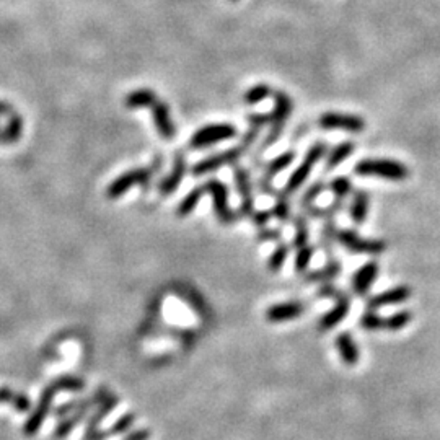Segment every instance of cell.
Segmentation results:
<instances>
[{
    "mask_svg": "<svg viewBox=\"0 0 440 440\" xmlns=\"http://www.w3.org/2000/svg\"><path fill=\"white\" fill-rule=\"evenodd\" d=\"M326 150H328V146H326L325 141H318L313 143V146L308 149L307 154H305V159L302 160V163L299 165L297 168L294 170V173L289 176V180L286 183V188H284V193L289 196V194H294L295 191H299L300 188L303 186V183L307 181V178L310 176L312 170L315 165L320 162L321 159H323Z\"/></svg>",
    "mask_w": 440,
    "mask_h": 440,
    "instance_id": "277c9868",
    "label": "cell"
},
{
    "mask_svg": "<svg viewBox=\"0 0 440 440\" xmlns=\"http://www.w3.org/2000/svg\"><path fill=\"white\" fill-rule=\"evenodd\" d=\"M274 98V110L271 113V130L268 132V136L263 141V146H261V150L269 149V147L274 146L279 139H281L282 132H284L286 123L289 119L292 108H294V103H292L290 97L284 91H273Z\"/></svg>",
    "mask_w": 440,
    "mask_h": 440,
    "instance_id": "3957f363",
    "label": "cell"
},
{
    "mask_svg": "<svg viewBox=\"0 0 440 440\" xmlns=\"http://www.w3.org/2000/svg\"><path fill=\"white\" fill-rule=\"evenodd\" d=\"M411 297V289L406 286L395 287V289H390L386 292H382V294L375 295L367 302V310H377V308L389 307V305H396L403 303Z\"/></svg>",
    "mask_w": 440,
    "mask_h": 440,
    "instance_id": "5bb4252c",
    "label": "cell"
},
{
    "mask_svg": "<svg viewBox=\"0 0 440 440\" xmlns=\"http://www.w3.org/2000/svg\"><path fill=\"white\" fill-rule=\"evenodd\" d=\"M339 274H341V264L336 259H329L323 269H316V271L305 274L303 281L308 282V284L310 282H328L336 279Z\"/></svg>",
    "mask_w": 440,
    "mask_h": 440,
    "instance_id": "7402d4cb",
    "label": "cell"
},
{
    "mask_svg": "<svg viewBox=\"0 0 440 440\" xmlns=\"http://www.w3.org/2000/svg\"><path fill=\"white\" fill-rule=\"evenodd\" d=\"M287 256H289V245H286V243H281L276 250L273 251V255L269 256L268 259V269L271 271L273 274L279 273L282 269V266H284Z\"/></svg>",
    "mask_w": 440,
    "mask_h": 440,
    "instance_id": "83f0119b",
    "label": "cell"
},
{
    "mask_svg": "<svg viewBox=\"0 0 440 440\" xmlns=\"http://www.w3.org/2000/svg\"><path fill=\"white\" fill-rule=\"evenodd\" d=\"M354 173L359 176H378L391 181H402L409 176V170L403 163L385 159H365L354 167Z\"/></svg>",
    "mask_w": 440,
    "mask_h": 440,
    "instance_id": "7a4b0ae2",
    "label": "cell"
},
{
    "mask_svg": "<svg viewBox=\"0 0 440 440\" xmlns=\"http://www.w3.org/2000/svg\"><path fill=\"white\" fill-rule=\"evenodd\" d=\"M159 102V97L154 90L149 89H141L130 91L128 97L124 98L126 108L129 110H142V108H152L154 104Z\"/></svg>",
    "mask_w": 440,
    "mask_h": 440,
    "instance_id": "d6986e66",
    "label": "cell"
},
{
    "mask_svg": "<svg viewBox=\"0 0 440 440\" xmlns=\"http://www.w3.org/2000/svg\"><path fill=\"white\" fill-rule=\"evenodd\" d=\"M305 312V305L300 302H286V303H277L269 307L266 310V320L271 321V323H282V321L295 320V318H300Z\"/></svg>",
    "mask_w": 440,
    "mask_h": 440,
    "instance_id": "4fadbf2b",
    "label": "cell"
},
{
    "mask_svg": "<svg viewBox=\"0 0 440 440\" xmlns=\"http://www.w3.org/2000/svg\"><path fill=\"white\" fill-rule=\"evenodd\" d=\"M329 189L333 191L334 196H336V199H341V201H344V199L351 194L352 183L347 176H338L329 183Z\"/></svg>",
    "mask_w": 440,
    "mask_h": 440,
    "instance_id": "4dcf8cb0",
    "label": "cell"
},
{
    "mask_svg": "<svg viewBox=\"0 0 440 440\" xmlns=\"http://www.w3.org/2000/svg\"><path fill=\"white\" fill-rule=\"evenodd\" d=\"M152 116H154V124L160 136L163 139H172L175 136L176 129L172 121V116H170V108L167 103L159 100V102L152 106Z\"/></svg>",
    "mask_w": 440,
    "mask_h": 440,
    "instance_id": "2e32d148",
    "label": "cell"
},
{
    "mask_svg": "<svg viewBox=\"0 0 440 440\" xmlns=\"http://www.w3.org/2000/svg\"><path fill=\"white\" fill-rule=\"evenodd\" d=\"M336 300H338L336 305H334L329 312H326L325 315L320 318V321H318V329L320 331H329V329L336 328V326L341 323L344 318L349 315L351 299L347 297V295L341 294Z\"/></svg>",
    "mask_w": 440,
    "mask_h": 440,
    "instance_id": "7c38bea8",
    "label": "cell"
},
{
    "mask_svg": "<svg viewBox=\"0 0 440 440\" xmlns=\"http://www.w3.org/2000/svg\"><path fill=\"white\" fill-rule=\"evenodd\" d=\"M336 347L339 352V357L347 367H354V365L359 364L360 354H359V347L356 346L354 339H352V334L344 331V333H339L336 338Z\"/></svg>",
    "mask_w": 440,
    "mask_h": 440,
    "instance_id": "ac0fdd59",
    "label": "cell"
},
{
    "mask_svg": "<svg viewBox=\"0 0 440 440\" xmlns=\"http://www.w3.org/2000/svg\"><path fill=\"white\" fill-rule=\"evenodd\" d=\"M271 217H273L271 211H255V214L251 216V219H253V224L255 225L266 227L268 225V222L271 220Z\"/></svg>",
    "mask_w": 440,
    "mask_h": 440,
    "instance_id": "8d00e7d4",
    "label": "cell"
},
{
    "mask_svg": "<svg viewBox=\"0 0 440 440\" xmlns=\"http://www.w3.org/2000/svg\"><path fill=\"white\" fill-rule=\"evenodd\" d=\"M360 325L367 331H378L383 329V318L378 316L373 310H367L360 318Z\"/></svg>",
    "mask_w": 440,
    "mask_h": 440,
    "instance_id": "e575fe53",
    "label": "cell"
},
{
    "mask_svg": "<svg viewBox=\"0 0 440 440\" xmlns=\"http://www.w3.org/2000/svg\"><path fill=\"white\" fill-rule=\"evenodd\" d=\"M325 189H326V185H325L323 181H316V183H313V185L310 186V188H308L307 191H305V194L302 196V201H300V204H302V207H303V209H307V207L313 206V202L316 201L318 196H320L321 193H323Z\"/></svg>",
    "mask_w": 440,
    "mask_h": 440,
    "instance_id": "836d02e7",
    "label": "cell"
},
{
    "mask_svg": "<svg viewBox=\"0 0 440 440\" xmlns=\"http://www.w3.org/2000/svg\"><path fill=\"white\" fill-rule=\"evenodd\" d=\"M312 258H313V246L307 245L303 248H299L297 255H295V271L299 274L307 273Z\"/></svg>",
    "mask_w": 440,
    "mask_h": 440,
    "instance_id": "d6a6232c",
    "label": "cell"
},
{
    "mask_svg": "<svg viewBox=\"0 0 440 440\" xmlns=\"http://www.w3.org/2000/svg\"><path fill=\"white\" fill-rule=\"evenodd\" d=\"M273 217H276L277 220H281L282 224H286L290 217V209H289V202H287V194L282 191L276 196V204L273 207Z\"/></svg>",
    "mask_w": 440,
    "mask_h": 440,
    "instance_id": "1f68e13d",
    "label": "cell"
},
{
    "mask_svg": "<svg viewBox=\"0 0 440 440\" xmlns=\"http://www.w3.org/2000/svg\"><path fill=\"white\" fill-rule=\"evenodd\" d=\"M318 126L325 130L341 129L351 134H359L365 129V121L360 116L343 115V113H325L318 119Z\"/></svg>",
    "mask_w": 440,
    "mask_h": 440,
    "instance_id": "30bf717a",
    "label": "cell"
},
{
    "mask_svg": "<svg viewBox=\"0 0 440 440\" xmlns=\"http://www.w3.org/2000/svg\"><path fill=\"white\" fill-rule=\"evenodd\" d=\"M271 95H273L271 86L266 84H259V85L251 86V89H248L245 91V95H243V102L246 104H256L263 102V100H266L268 97H271Z\"/></svg>",
    "mask_w": 440,
    "mask_h": 440,
    "instance_id": "484cf974",
    "label": "cell"
},
{
    "mask_svg": "<svg viewBox=\"0 0 440 440\" xmlns=\"http://www.w3.org/2000/svg\"><path fill=\"white\" fill-rule=\"evenodd\" d=\"M132 422H134V416L126 415V416L121 417V419L117 421L116 424L111 428V430H108V432H110V435L123 434V432H126V430H129L130 426H132Z\"/></svg>",
    "mask_w": 440,
    "mask_h": 440,
    "instance_id": "d590c367",
    "label": "cell"
},
{
    "mask_svg": "<svg viewBox=\"0 0 440 440\" xmlns=\"http://www.w3.org/2000/svg\"><path fill=\"white\" fill-rule=\"evenodd\" d=\"M233 180L240 194V216L251 217L255 214V196H253L250 173H248L246 168L240 167V165H235Z\"/></svg>",
    "mask_w": 440,
    "mask_h": 440,
    "instance_id": "9c48e42d",
    "label": "cell"
},
{
    "mask_svg": "<svg viewBox=\"0 0 440 440\" xmlns=\"http://www.w3.org/2000/svg\"><path fill=\"white\" fill-rule=\"evenodd\" d=\"M378 276V264L370 261V263L364 264L362 268L357 269L354 277H352V290L356 295H365L370 289V286L375 282Z\"/></svg>",
    "mask_w": 440,
    "mask_h": 440,
    "instance_id": "e0dca14e",
    "label": "cell"
},
{
    "mask_svg": "<svg viewBox=\"0 0 440 440\" xmlns=\"http://www.w3.org/2000/svg\"><path fill=\"white\" fill-rule=\"evenodd\" d=\"M21 132H23V117H21L19 113L13 111L12 115L8 116L7 126L3 128L2 143L16 142L21 137Z\"/></svg>",
    "mask_w": 440,
    "mask_h": 440,
    "instance_id": "cb8c5ba5",
    "label": "cell"
},
{
    "mask_svg": "<svg viewBox=\"0 0 440 440\" xmlns=\"http://www.w3.org/2000/svg\"><path fill=\"white\" fill-rule=\"evenodd\" d=\"M204 188H206V193L211 196L212 204H214V212L220 224L222 225L235 224L237 216H235V212L230 209L229 189H227L224 183L220 180H209L206 185H204Z\"/></svg>",
    "mask_w": 440,
    "mask_h": 440,
    "instance_id": "8992f818",
    "label": "cell"
},
{
    "mask_svg": "<svg viewBox=\"0 0 440 440\" xmlns=\"http://www.w3.org/2000/svg\"><path fill=\"white\" fill-rule=\"evenodd\" d=\"M344 209V201L341 199H336L334 202H331L328 207H315V206H310L307 207L305 211H307V214L313 217V219H331V217H334L336 214H339Z\"/></svg>",
    "mask_w": 440,
    "mask_h": 440,
    "instance_id": "d4e9b609",
    "label": "cell"
},
{
    "mask_svg": "<svg viewBox=\"0 0 440 440\" xmlns=\"http://www.w3.org/2000/svg\"><path fill=\"white\" fill-rule=\"evenodd\" d=\"M294 225H295V237H294V242H292V245L295 246V250H299V248H303L308 245L310 230H308L307 220L300 216H297L294 219Z\"/></svg>",
    "mask_w": 440,
    "mask_h": 440,
    "instance_id": "4316f807",
    "label": "cell"
},
{
    "mask_svg": "<svg viewBox=\"0 0 440 440\" xmlns=\"http://www.w3.org/2000/svg\"><path fill=\"white\" fill-rule=\"evenodd\" d=\"M318 297H323V299H333V297H339L341 295V292H339L336 287L331 286V284H326L323 287H320V290L316 292Z\"/></svg>",
    "mask_w": 440,
    "mask_h": 440,
    "instance_id": "74e56055",
    "label": "cell"
},
{
    "mask_svg": "<svg viewBox=\"0 0 440 440\" xmlns=\"http://www.w3.org/2000/svg\"><path fill=\"white\" fill-rule=\"evenodd\" d=\"M12 113H13L12 104H10V103H7V102H2V100H0V116H2V115L10 116Z\"/></svg>",
    "mask_w": 440,
    "mask_h": 440,
    "instance_id": "60d3db41",
    "label": "cell"
},
{
    "mask_svg": "<svg viewBox=\"0 0 440 440\" xmlns=\"http://www.w3.org/2000/svg\"><path fill=\"white\" fill-rule=\"evenodd\" d=\"M186 173V159L181 152L175 154V162H173V168L170 172V175L167 178H163L159 185V193L163 198H168L170 194H173L175 191L180 188L183 178H185Z\"/></svg>",
    "mask_w": 440,
    "mask_h": 440,
    "instance_id": "8fae6325",
    "label": "cell"
},
{
    "mask_svg": "<svg viewBox=\"0 0 440 440\" xmlns=\"http://www.w3.org/2000/svg\"><path fill=\"white\" fill-rule=\"evenodd\" d=\"M233 2H237V0H233Z\"/></svg>",
    "mask_w": 440,
    "mask_h": 440,
    "instance_id": "b9f144b4",
    "label": "cell"
},
{
    "mask_svg": "<svg viewBox=\"0 0 440 440\" xmlns=\"http://www.w3.org/2000/svg\"><path fill=\"white\" fill-rule=\"evenodd\" d=\"M279 238H281L279 230H261L258 235L259 242H271V240H279Z\"/></svg>",
    "mask_w": 440,
    "mask_h": 440,
    "instance_id": "f35d334b",
    "label": "cell"
},
{
    "mask_svg": "<svg viewBox=\"0 0 440 440\" xmlns=\"http://www.w3.org/2000/svg\"><path fill=\"white\" fill-rule=\"evenodd\" d=\"M294 160H295V152H292V150L284 152V154L277 155L276 159H273L264 170V176H263V180H261V189H263L264 193H273L271 180L276 175H279L282 170H286L287 167H289Z\"/></svg>",
    "mask_w": 440,
    "mask_h": 440,
    "instance_id": "9a60e30c",
    "label": "cell"
},
{
    "mask_svg": "<svg viewBox=\"0 0 440 440\" xmlns=\"http://www.w3.org/2000/svg\"><path fill=\"white\" fill-rule=\"evenodd\" d=\"M202 194H206V188H204V185L198 186V188H194L189 194H186L185 198H183V201L180 202V206L176 209V216L183 219V217H188L189 214H193V211L198 207L199 201H201Z\"/></svg>",
    "mask_w": 440,
    "mask_h": 440,
    "instance_id": "603a6c76",
    "label": "cell"
},
{
    "mask_svg": "<svg viewBox=\"0 0 440 440\" xmlns=\"http://www.w3.org/2000/svg\"><path fill=\"white\" fill-rule=\"evenodd\" d=\"M411 320H413V315L409 312L406 310L398 312L389 318H383V329H389V331L403 329Z\"/></svg>",
    "mask_w": 440,
    "mask_h": 440,
    "instance_id": "f1b7e54d",
    "label": "cell"
},
{
    "mask_svg": "<svg viewBox=\"0 0 440 440\" xmlns=\"http://www.w3.org/2000/svg\"><path fill=\"white\" fill-rule=\"evenodd\" d=\"M160 168H162V159L157 157L154 163H152L149 168H134L130 170V172L123 173V175L117 176L116 180L108 186L106 196L110 199H117L124 193H128V191L136 185L142 186V189H149V185Z\"/></svg>",
    "mask_w": 440,
    "mask_h": 440,
    "instance_id": "6da1fadb",
    "label": "cell"
},
{
    "mask_svg": "<svg viewBox=\"0 0 440 440\" xmlns=\"http://www.w3.org/2000/svg\"><path fill=\"white\" fill-rule=\"evenodd\" d=\"M336 238L347 251L357 255H380L386 250V245L380 240H365L352 230H339Z\"/></svg>",
    "mask_w": 440,
    "mask_h": 440,
    "instance_id": "ba28073f",
    "label": "cell"
},
{
    "mask_svg": "<svg viewBox=\"0 0 440 440\" xmlns=\"http://www.w3.org/2000/svg\"><path fill=\"white\" fill-rule=\"evenodd\" d=\"M336 225H334V220L333 219H328L326 220V224L323 227V232H321V248H323L326 255H328V261L331 259V248H333V242L334 238H336Z\"/></svg>",
    "mask_w": 440,
    "mask_h": 440,
    "instance_id": "f546056e",
    "label": "cell"
},
{
    "mask_svg": "<svg viewBox=\"0 0 440 440\" xmlns=\"http://www.w3.org/2000/svg\"><path fill=\"white\" fill-rule=\"evenodd\" d=\"M354 149H356V143L351 142V141H346V142L338 143V146L329 152V155L326 157L325 172H326V173L331 172V170L336 168L338 165H341V163L344 162V160L349 159L352 152H354Z\"/></svg>",
    "mask_w": 440,
    "mask_h": 440,
    "instance_id": "44dd1931",
    "label": "cell"
},
{
    "mask_svg": "<svg viewBox=\"0 0 440 440\" xmlns=\"http://www.w3.org/2000/svg\"><path fill=\"white\" fill-rule=\"evenodd\" d=\"M369 194L365 191H356L354 196H352V202L349 207V214L351 219L354 222L356 225H362L365 219H367L369 214Z\"/></svg>",
    "mask_w": 440,
    "mask_h": 440,
    "instance_id": "ffe728a7",
    "label": "cell"
},
{
    "mask_svg": "<svg viewBox=\"0 0 440 440\" xmlns=\"http://www.w3.org/2000/svg\"><path fill=\"white\" fill-rule=\"evenodd\" d=\"M246 149L240 143L237 147H232V149H227L224 152H219V154L207 157V159L201 160L193 167V175L194 176H202L209 175V173H214L217 170L225 167V165H235L242 159L243 154H245Z\"/></svg>",
    "mask_w": 440,
    "mask_h": 440,
    "instance_id": "52a82bcc",
    "label": "cell"
},
{
    "mask_svg": "<svg viewBox=\"0 0 440 440\" xmlns=\"http://www.w3.org/2000/svg\"><path fill=\"white\" fill-rule=\"evenodd\" d=\"M150 439V432L147 429H141V430H134L130 432L126 440H149Z\"/></svg>",
    "mask_w": 440,
    "mask_h": 440,
    "instance_id": "ab89813d",
    "label": "cell"
},
{
    "mask_svg": "<svg viewBox=\"0 0 440 440\" xmlns=\"http://www.w3.org/2000/svg\"><path fill=\"white\" fill-rule=\"evenodd\" d=\"M238 130L232 124H209L206 128L198 129L191 137L189 146L193 149H207L222 141H230L237 137Z\"/></svg>",
    "mask_w": 440,
    "mask_h": 440,
    "instance_id": "5b68a950",
    "label": "cell"
}]
</instances>
